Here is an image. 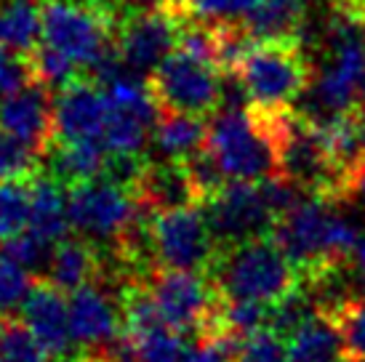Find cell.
Here are the masks:
<instances>
[{
  "label": "cell",
  "instance_id": "cell-10",
  "mask_svg": "<svg viewBox=\"0 0 365 362\" xmlns=\"http://www.w3.org/2000/svg\"><path fill=\"white\" fill-rule=\"evenodd\" d=\"M147 81L163 110L203 118L222 107L227 72L211 61L195 59L184 51H173Z\"/></svg>",
  "mask_w": 365,
  "mask_h": 362
},
{
  "label": "cell",
  "instance_id": "cell-6",
  "mask_svg": "<svg viewBox=\"0 0 365 362\" xmlns=\"http://www.w3.org/2000/svg\"><path fill=\"white\" fill-rule=\"evenodd\" d=\"M118 16L104 6L86 0L43 3V43L64 53L78 67L91 70L115 46Z\"/></svg>",
  "mask_w": 365,
  "mask_h": 362
},
{
  "label": "cell",
  "instance_id": "cell-20",
  "mask_svg": "<svg viewBox=\"0 0 365 362\" xmlns=\"http://www.w3.org/2000/svg\"><path fill=\"white\" fill-rule=\"evenodd\" d=\"M205 139H208V125L200 115L171 110H163L153 136L160 160L173 162H187L195 155H200L205 150Z\"/></svg>",
  "mask_w": 365,
  "mask_h": 362
},
{
  "label": "cell",
  "instance_id": "cell-3",
  "mask_svg": "<svg viewBox=\"0 0 365 362\" xmlns=\"http://www.w3.org/2000/svg\"><path fill=\"white\" fill-rule=\"evenodd\" d=\"M251 107L285 112L296 107L312 83V67L296 38L254 41L245 46L230 70Z\"/></svg>",
  "mask_w": 365,
  "mask_h": 362
},
{
  "label": "cell",
  "instance_id": "cell-5",
  "mask_svg": "<svg viewBox=\"0 0 365 362\" xmlns=\"http://www.w3.org/2000/svg\"><path fill=\"white\" fill-rule=\"evenodd\" d=\"M211 269L222 299H245L269 306L294 293L302 282V272L272 240V234L222 248Z\"/></svg>",
  "mask_w": 365,
  "mask_h": 362
},
{
  "label": "cell",
  "instance_id": "cell-36",
  "mask_svg": "<svg viewBox=\"0 0 365 362\" xmlns=\"http://www.w3.org/2000/svg\"><path fill=\"white\" fill-rule=\"evenodd\" d=\"M352 259H355V269H357V277H360V288H363V299H365V234L357 242Z\"/></svg>",
  "mask_w": 365,
  "mask_h": 362
},
{
  "label": "cell",
  "instance_id": "cell-40",
  "mask_svg": "<svg viewBox=\"0 0 365 362\" xmlns=\"http://www.w3.org/2000/svg\"><path fill=\"white\" fill-rule=\"evenodd\" d=\"M360 3H365V0H360Z\"/></svg>",
  "mask_w": 365,
  "mask_h": 362
},
{
  "label": "cell",
  "instance_id": "cell-12",
  "mask_svg": "<svg viewBox=\"0 0 365 362\" xmlns=\"http://www.w3.org/2000/svg\"><path fill=\"white\" fill-rule=\"evenodd\" d=\"M182 11L173 6H155L125 14L115 30V46L123 59V67L150 78L165 56H171L179 43Z\"/></svg>",
  "mask_w": 365,
  "mask_h": 362
},
{
  "label": "cell",
  "instance_id": "cell-8",
  "mask_svg": "<svg viewBox=\"0 0 365 362\" xmlns=\"http://www.w3.org/2000/svg\"><path fill=\"white\" fill-rule=\"evenodd\" d=\"M107 90V128L104 147L115 157H144V147L153 141L158 120L163 115L150 81L123 72L104 86Z\"/></svg>",
  "mask_w": 365,
  "mask_h": 362
},
{
  "label": "cell",
  "instance_id": "cell-31",
  "mask_svg": "<svg viewBox=\"0 0 365 362\" xmlns=\"http://www.w3.org/2000/svg\"><path fill=\"white\" fill-rule=\"evenodd\" d=\"M235 362H291V354H288V343L283 341V336L264 328L237 341Z\"/></svg>",
  "mask_w": 365,
  "mask_h": 362
},
{
  "label": "cell",
  "instance_id": "cell-29",
  "mask_svg": "<svg viewBox=\"0 0 365 362\" xmlns=\"http://www.w3.org/2000/svg\"><path fill=\"white\" fill-rule=\"evenodd\" d=\"M136 349H139V362H182L184 343L182 333L168 328V325H153L147 331L131 333Z\"/></svg>",
  "mask_w": 365,
  "mask_h": 362
},
{
  "label": "cell",
  "instance_id": "cell-17",
  "mask_svg": "<svg viewBox=\"0 0 365 362\" xmlns=\"http://www.w3.org/2000/svg\"><path fill=\"white\" fill-rule=\"evenodd\" d=\"M133 192H136L139 202L150 213L190 205V202H200L187 165L173 160L147 162L142 176L133 184Z\"/></svg>",
  "mask_w": 365,
  "mask_h": 362
},
{
  "label": "cell",
  "instance_id": "cell-9",
  "mask_svg": "<svg viewBox=\"0 0 365 362\" xmlns=\"http://www.w3.org/2000/svg\"><path fill=\"white\" fill-rule=\"evenodd\" d=\"M144 288L153 299L160 320L179 333H208L216 320L222 296L211 280L192 269H163L147 277Z\"/></svg>",
  "mask_w": 365,
  "mask_h": 362
},
{
  "label": "cell",
  "instance_id": "cell-35",
  "mask_svg": "<svg viewBox=\"0 0 365 362\" xmlns=\"http://www.w3.org/2000/svg\"><path fill=\"white\" fill-rule=\"evenodd\" d=\"M341 197H352L360 205H365V155L346 173L344 187H341Z\"/></svg>",
  "mask_w": 365,
  "mask_h": 362
},
{
  "label": "cell",
  "instance_id": "cell-34",
  "mask_svg": "<svg viewBox=\"0 0 365 362\" xmlns=\"http://www.w3.org/2000/svg\"><path fill=\"white\" fill-rule=\"evenodd\" d=\"M30 83H35L30 59H21L19 53H14L0 43V96H9Z\"/></svg>",
  "mask_w": 365,
  "mask_h": 362
},
{
  "label": "cell",
  "instance_id": "cell-16",
  "mask_svg": "<svg viewBox=\"0 0 365 362\" xmlns=\"http://www.w3.org/2000/svg\"><path fill=\"white\" fill-rule=\"evenodd\" d=\"M21 322L48 349L51 357H70L75 338L70 328V304L67 293H61L48 280L32 285L27 301L21 306Z\"/></svg>",
  "mask_w": 365,
  "mask_h": 362
},
{
  "label": "cell",
  "instance_id": "cell-7",
  "mask_svg": "<svg viewBox=\"0 0 365 362\" xmlns=\"http://www.w3.org/2000/svg\"><path fill=\"white\" fill-rule=\"evenodd\" d=\"M147 251L155 267L163 269H211L219 256V242L213 237L208 216L200 202L155 211L147 222Z\"/></svg>",
  "mask_w": 365,
  "mask_h": 362
},
{
  "label": "cell",
  "instance_id": "cell-11",
  "mask_svg": "<svg viewBox=\"0 0 365 362\" xmlns=\"http://www.w3.org/2000/svg\"><path fill=\"white\" fill-rule=\"evenodd\" d=\"M203 205L219 251L264 237L277 222L267 181H227Z\"/></svg>",
  "mask_w": 365,
  "mask_h": 362
},
{
  "label": "cell",
  "instance_id": "cell-1",
  "mask_svg": "<svg viewBox=\"0 0 365 362\" xmlns=\"http://www.w3.org/2000/svg\"><path fill=\"white\" fill-rule=\"evenodd\" d=\"M334 195L304 192L299 200L277 216L272 227V240L294 262L307 280H320L355 256L360 229L346 216L336 211Z\"/></svg>",
  "mask_w": 365,
  "mask_h": 362
},
{
  "label": "cell",
  "instance_id": "cell-38",
  "mask_svg": "<svg viewBox=\"0 0 365 362\" xmlns=\"http://www.w3.org/2000/svg\"><path fill=\"white\" fill-rule=\"evenodd\" d=\"M357 107H360V110H365V81H363V86H360V96H357Z\"/></svg>",
  "mask_w": 365,
  "mask_h": 362
},
{
  "label": "cell",
  "instance_id": "cell-39",
  "mask_svg": "<svg viewBox=\"0 0 365 362\" xmlns=\"http://www.w3.org/2000/svg\"><path fill=\"white\" fill-rule=\"evenodd\" d=\"M187 0H165V6H184Z\"/></svg>",
  "mask_w": 365,
  "mask_h": 362
},
{
  "label": "cell",
  "instance_id": "cell-37",
  "mask_svg": "<svg viewBox=\"0 0 365 362\" xmlns=\"http://www.w3.org/2000/svg\"><path fill=\"white\" fill-rule=\"evenodd\" d=\"M274 3H285V6H294V9L307 11V3H309V0H274Z\"/></svg>",
  "mask_w": 365,
  "mask_h": 362
},
{
  "label": "cell",
  "instance_id": "cell-28",
  "mask_svg": "<svg viewBox=\"0 0 365 362\" xmlns=\"http://www.w3.org/2000/svg\"><path fill=\"white\" fill-rule=\"evenodd\" d=\"M0 357L3 362H48L51 354L43 346L24 322L14 317L0 320Z\"/></svg>",
  "mask_w": 365,
  "mask_h": 362
},
{
  "label": "cell",
  "instance_id": "cell-18",
  "mask_svg": "<svg viewBox=\"0 0 365 362\" xmlns=\"http://www.w3.org/2000/svg\"><path fill=\"white\" fill-rule=\"evenodd\" d=\"M291 362H341L346 360L344 333L334 312L317 309L288 336Z\"/></svg>",
  "mask_w": 365,
  "mask_h": 362
},
{
  "label": "cell",
  "instance_id": "cell-19",
  "mask_svg": "<svg viewBox=\"0 0 365 362\" xmlns=\"http://www.w3.org/2000/svg\"><path fill=\"white\" fill-rule=\"evenodd\" d=\"M70 229V195H64L56 176L38 173L30 179V232L56 245Z\"/></svg>",
  "mask_w": 365,
  "mask_h": 362
},
{
  "label": "cell",
  "instance_id": "cell-14",
  "mask_svg": "<svg viewBox=\"0 0 365 362\" xmlns=\"http://www.w3.org/2000/svg\"><path fill=\"white\" fill-rule=\"evenodd\" d=\"M0 131L27 141L30 147L46 155L56 141L51 88L35 81L9 96H0Z\"/></svg>",
  "mask_w": 365,
  "mask_h": 362
},
{
  "label": "cell",
  "instance_id": "cell-22",
  "mask_svg": "<svg viewBox=\"0 0 365 362\" xmlns=\"http://www.w3.org/2000/svg\"><path fill=\"white\" fill-rule=\"evenodd\" d=\"M51 152V176L64 184H81L107 173L110 150L104 141H53Z\"/></svg>",
  "mask_w": 365,
  "mask_h": 362
},
{
  "label": "cell",
  "instance_id": "cell-21",
  "mask_svg": "<svg viewBox=\"0 0 365 362\" xmlns=\"http://www.w3.org/2000/svg\"><path fill=\"white\" fill-rule=\"evenodd\" d=\"M99 269H102V262H99V248L93 242L64 237L53 248L48 269H46V280L56 285L61 293H72L93 282Z\"/></svg>",
  "mask_w": 365,
  "mask_h": 362
},
{
  "label": "cell",
  "instance_id": "cell-25",
  "mask_svg": "<svg viewBox=\"0 0 365 362\" xmlns=\"http://www.w3.org/2000/svg\"><path fill=\"white\" fill-rule=\"evenodd\" d=\"M30 229V181H0V242Z\"/></svg>",
  "mask_w": 365,
  "mask_h": 362
},
{
  "label": "cell",
  "instance_id": "cell-4",
  "mask_svg": "<svg viewBox=\"0 0 365 362\" xmlns=\"http://www.w3.org/2000/svg\"><path fill=\"white\" fill-rule=\"evenodd\" d=\"M144 208L136 192L110 176H96L70 187V227L83 240L107 245L112 251L131 253L144 232Z\"/></svg>",
  "mask_w": 365,
  "mask_h": 362
},
{
  "label": "cell",
  "instance_id": "cell-33",
  "mask_svg": "<svg viewBox=\"0 0 365 362\" xmlns=\"http://www.w3.org/2000/svg\"><path fill=\"white\" fill-rule=\"evenodd\" d=\"M240 338L227 333H203L197 341L184 352L182 362H235V349Z\"/></svg>",
  "mask_w": 365,
  "mask_h": 362
},
{
  "label": "cell",
  "instance_id": "cell-30",
  "mask_svg": "<svg viewBox=\"0 0 365 362\" xmlns=\"http://www.w3.org/2000/svg\"><path fill=\"white\" fill-rule=\"evenodd\" d=\"M27 59H30V67H32V78L51 90L64 88L67 83L75 81V72L81 70L75 61L67 59L64 53H59L51 46H46V43L32 51Z\"/></svg>",
  "mask_w": 365,
  "mask_h": 362
},
{
  "label": "cell",
  "instance_id": "cell-13",
  "mask_svg": "<svg viewBox=\"0 0 365 362\" xmlns=\"http://www.w3.org/2000/svg\"><path fill=\"white\" fill-rule=\"evenodd\" d=\"M107 128V90L93 81H72L53 96L56 141H102Z\"/></svg>",
  "mask_w": 365,
  "mask_h": 362
},
{
  "label": "cell",
  "instance_id": "cell-32",
  "mask_svg": "<svg viewBox=\"0 0 365 362\" xmlns=\"http://www.w3.org/2000/svg\"><path fill=\"white\" fill-rule=\"evenodd\" d=\"M334 314L344 333L346 360L365 362V299H346Z\"/></svg>",
  "mask_w": 365,
  "mask_h": 362
},
{
  "label": "cell",
  "instance_id": "cell-23",
  "mask_svg": "<svg viewBox=\"0 0 365 362\" xmlns=\"http://www.w3.org/2000/svg\"><path fill=\"white\" fill-rule=\"evenodd\" d=\"M43 41V6L35 0H0V43L30 56Z\"/></svg>",
  "mask_w": 365,
  "mask_h": 362
},
{
  "label": "cell",
  "instance_id": "cell-2",
  "mask_svg": "<svg viewBox=\"0 0 365 362\" xmlns=\"http://www.w3.org/2000/svg\"><path fill=\"white\" fill-rule=\"evenodd\" d=\"M288 112V110H285ZM285 112L259 107H222L208 123L205 152L227 181H267L283 176Z\"/></svg>",
  "mask_w": 365,
  "mask_h": 362
},
{
  "label": "cell",
  "instance_id": "cell-24",
  "mask_svg": "<svg viewBox=\"0 0 365 362\" xmlns=\"http://www.w3.org/2000/svg\"><path fill=\"white\" fill-rule=\"evenodd\" d=\"M32 269L6 251V245L0 248V320H9L27 301L32 291Z\"/></svg>",
  "mask_w": 365,
  "mask_h": 362
},
{
  "label": "cell",
  "instance_id": "cell-26",
  "mask_svg": "<svg viewBox=\"0 0 365 362\" xmlns=\"http://www.w3.org/2000/svg\"><path fill=\"white\" fill-rule=\"evenodd\" d=\"M262 6V0H187L173 6L192 19L208 21L213 27H243L245 19Z\"/></svg>",
  "mask_w": 365,
  "mask_h": 362
},
{
  "label": "cell",
  "instance_id": "cell-15",
  "mask_svg": "<svg viewBox=\"0 0 365 362\" xmlns=\"http://www.w3.org/2000/svg\"><path fill=\"white\" fill-rule=\"evenodd\" d=\"M70 304V328L78 346H86L88 352L102 349L104 343L115 341L123 333V304L112 299L102 285L88 282L78 291L67 293Z\"/></svg>",
  "mask_w": 365,
  "mask_h": 362
},
{
  "label": "cell",
  "instance_id": "cell-27",
  "mask_svg": "<svg viewBox=\"0 0 365 362\" xmlns=\"http://www.w3.org/2000/svg\"><path fill=\"white\" fill-rule=\"evenodd\" d=\"M41 155L27 141L0 131V181H30L41 173Z\"/></svg>",
  "mask_w": 365,
  "mask_h": 362
}]
</instances>
